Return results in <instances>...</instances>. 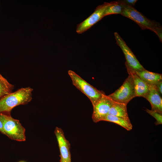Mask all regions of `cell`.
<instances>
[{"mask_svg": "<svg viewBox=\"0 0 162 162\" xmlns=\"http://www.w3.org/2000/svg\"><path fill=\"white\" fill-rule=\"evenodd\" d=\"M150 103L152 110L162 114V99L154 86H149V90L145 98Z\"/></svg>", "mask_w": 162, "mask_h": 162, "instance_id": "10", "label": "cell"}, {"mask_svg": "<svg viewBox=\"0 0 162 162\" xmlns=\"http://www.w3.org/2000/svg\"><path fill=\"white\" fill-rule=\"evenodd\" d=\"M122 4L123 10L121 15L135 22L142 30L148 29L153 32L162 42V27L159 23L148 18L134 7Z\"/></svg>", "mask_w": 162, "mask_h": 162, "instance_id": "2", "label": "cell"}, {"mask_svg": "<svg viewBox=\"0 0 162 162\" xmlns=\"http://www.w3.org/2000/svg\"><path fill=\"white\" fill-rule=\"evenodd\" d=\"M120 2L122 4L134 8V6L136 3L137 0H120Z\"/></svg>", "mask_w": 162, "mask_h": 162, "instance_id": "18", "label": "cell"}, {"mask_svg": "<svg viewBox=\"0 0 162 162\" xmlns=\"http://www.w3.org/2000/svg\"><path fill=\"white\" fill-rule=\"evenodd\" d=\"M127 104L114 101L110 109L108 114L130 120L127 110Z\"/></svg>", "mask_w": 162, "mask_h": 162, "instance_id": "13", "label": "cell"}, {"mask_svg": "<svg viewBox=\"0 0 162 162\" xmlns=\"http://www.w3.org/2000/svg\"><path fill=\"white\" fill-rule=\"evenodd\" d=\"M131 74L133 78L136 97H142L146 98L149 92V86L135 73Z\"/></svg>", "mask_w": 162, "mask_h": 162, "instance_id": "12", "label": "cell"}, {"mask_svg": "<svg viewBox=\"0 0 162 162\" xmlns=\"http://www.w3.org/2000/svg\"><path fill=\"white\" fill-rule=\"evenodd\" d=\"M0 132L4 134V131L3 130V125L2 121L0 119Z\"/></svg>", "mask_w": 162, "mask_h": 162, "instance_id": "20", "label": "cell"}, {"mask_svg": "<svg viewBox=\"0 0 162 162\" xmlns=\"http://www.w3.org/2000/svg\"><path fill=\"white\" fill-rule=\"evenodd\" d=\"M0 119L3 124L4 134L13 140L26 141V130L19 120L13 118L11 115L3 114H0Z\"/></svg>", "mask_w": 162, "mask_h": 162, "instance_id": "3", "label": "cell"}, {"mask_svg": "<svg viewBox=\"0 0 162 162\" xmlns=\"http://www.w3.org/2000/svg\"><path fill=\"white\" fill-rule=\"evenodd\" d=\"M14 86L0 73V99L4 96L12 92Z\"/></svg>", "mask_w": 162, "mask_h": 162, "instance_id": "15", "label": "cell"}, {"mask_svg": "<svg viewBox=\"0 0 162 162\" xmlns=\"http://www.w3.org/2000/svg\"><path fill=\"white\" fill-rule=\"evenodd\" d=\"M111 3V2H105L98 6L91 15L77 25L76 32L78 34L84 32L104 17V13L106 8Z\"/></svg>", "mask_w": 162, "mask_h": 162, "instance_id": "7", "label": "cell"}, {"mask_svg": "<svg viewBox=\"0 0 162 162\" xmlns=\"http://www.w3.org/2000/svg\"><path fill=\"white\" fill-rule=\"evenodd\" d=\"M60 162H66V161H65L64 160L61 158L60 160Z\"/></svg>", "mask_w": 162, "mask_h": 162, "instance_id": "21", "label": "cell"}, {"mask_svg": "<svg viewBox=\"0 0 162 162\" xmlns=\"http://www.w3.org/2000/svg\"><path fill=\"white\" fill-rule=\"evenodd\" d=\"M54 133L58 142L61 158L66 162H71L70 144L66 138L63 130L60 128L56 127Z\"/></svg>", "mask_w": 162, "mask_h": 162, "instance_id": "9", "label": "cell"}, {"mask_svg": "<svg viewBox=\"0 0 162 162\" xmlns=\"http://www.w3.org/2000/svg\"><path fill=\"white\" fill-rule=\"evenodd\" d=\"M68 73L73 85L89 99L93 106L101 99L105 94L87 82L74 71L69 70Z\"/></svg>", "mask_w": 162, "mask_h": 162, "instance_id": "4", "label": "cell"}, {"mask_svg": "<svg viewBox=\"0 0 162 162\" xmlns=\"http://www.w3.org/2000/svg\"><path fill=\"white\" fill-rule=\"evenodd\" d=\"M20 162H24V161H20Z\"/></svg>", "mask_w": 162, "mask_h": 162, "instance_id": "22", "label": "cell"}, {"mask_svg": "<svg viewBox=\"0 0 162 162\" xmlns=\"http://www.w3.org/2000/svg\"><path fill=\"white\" fill-rule=\"evenodd\" d=\"M33 89L30 87L22 88L0 99V114L11 115L16 106L28 104L32 99Z\"/></svg>", "mask_w": 162, "mask_h": 162, "instance_id": "1", "label": "cell"}, {"mask_svg": "<svg viewBox=\"0 0 162 162\" xmlns=\"http://www.w3.org/2000/svg\"><path fill=\"white\" fill-rule=\"evenodd\" d=\"M135 73L149 86H154L162 81L161 74L152 72L145 69Z\"/></svg>", "mask_w": 162, "mask_h": 162, "instance_id": "11", "label": "cell"}, {"mask_svg": "<svg viewBox=\"0 0 162 162\" xmlns=\"http://www.w3.org/2000/svg\"><path fill=\"white\" fill-rule=\"evenodd\" d=\"M102 121L116 123L130 131L132 129L133 126L130 121L121 117L109 114L107 115Z\"/></svg>", "mask_w": 162, "mask_h": 162, "instance_id": "14", "label": "cell"}, {"mask_svg": "<svg viewBox=\"0 0 162 162\" xmlns=\"http://www.w3.org/2000/svg\"><path fill=\"white\" fill-rule=\"evenodd\" d=\"M145 111L155 119L156 121L155 124L156 125L162 124V114L148 109H146Z\"/></svg>", "mask_w": 162, "mask_h": 162, "instance_id": "17", "label": "cell"}, {"mask_svg": "<svg viewBox=\"0 0 162 162\" xmlns=\"http://www.w3.org/2000/svg\"><path fill=\"white\" fill-rule=\"evenodd\" d=\"M117 44L122 49L126 59L125 65L129 74L145 70L125 42L116 32L114 33Z\"/></svg>", "mask_w": 162, "mask_h": 162, "instance_id": "5", "label": "cell"}, {"mask_svg": "<svg viewBox=\"0 0 162 162\" xmlns=\"http://www.w3.org/2000/svg\"><path fill=\"white\" fill-rule=\"evenodd\" d=\"M154 86L159 93L160 95H161L162 94V81L159 82Z\"/></svg>", "mask_w": 162, "mask_h": 162, "instance_id": "19", "label": "cell"}, {"mask_svg": "<svg viewBox=\"0 0 162 162\" xmlns=\"http://www.w3.org/2000/svg\"><path fill=\"white\" fill-rule=\"evenodd\" d=\"M123 7L119 0L111 2L110 5L106 8L104 16L112 14H121L122 12Z\"/></svg>", "mask_w": 162, "mask_h": 162, "instance_id": "16", "label": "cell"}, {"mask_svg": "<svg viewBox=\"0 0 162 162\" xmlns=\"http://www.w3.org/2000/svg\"><path fill=\"white\" fill-rule=\"evenodd\" d=\"M114 101L104 94L99 100L93 106L92 119L97 123L102 121L108 114L109 110Z\"/></svg>", "mask_w": 162, "mask_h": 162, "instance_id": "8", "label": "cell"}, {"mask_svg": "<svg viewBox=\"0 0 162 162\" xmlns=\"http://www.w3.org/2000/svg\"><path fill=\"white\" fill-rule=\"evenodd\" d=\"M129 75L120 87L108 95L114 101L127 104L133 98L136 97L132 75Z\"/></svg>", "mask_w": 162, "mask_h": 162, "instance_id": "6", "label": "cell"}]
</instances>
